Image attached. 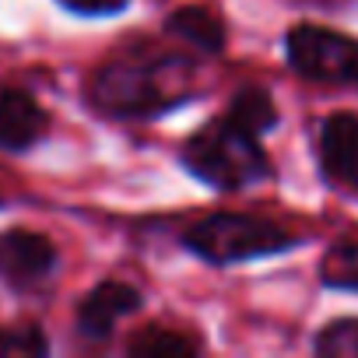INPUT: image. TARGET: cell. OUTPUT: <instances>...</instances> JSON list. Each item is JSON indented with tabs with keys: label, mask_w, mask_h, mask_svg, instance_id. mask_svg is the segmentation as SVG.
Segmentation results:
<instances>
[{
	"label": "cell",
	"mask_w": 358,
	"mask_h": 358,
	"mask_svg": "<svg viewBox=\"0 0 358 358\" xmlns=\"http://www.w3.org/2000/svg\"><path fill=\"white\" fill-rule=\"evenodd\" d=\"M165 29L172 36H179L183 43H190L194 50H201V53H222L225 43H229L225 22L208 8H179V11H172L165 18Z\"/></svg>",
	"instance_id": "cell-9"
},
{
	"label": "cell",
	"mask_w": 358,
	"mask_h": 358,
	"mask_svg": "<svg viewBox=\"0 0 358 358\" xmlns=\"http://www.w3.org/2000/svg\"><path fill=\"white\" fill-rule=\"evenodd\" d=\"M60 4L78 11V15H116L130 4V0H60Z\"/></svg>",
	"instance_id": "cell-15"
},
{
	"label": "cell",
	"mask_w": 358,
	"mask_h": 358,
	"mask_svg": "<svg viewBox=\"0 0 358 358\" xmlns=\"http://www.w3.org/2000/svg\"><path fill=\"white\" fill-rule=\"evenodd\" d=\"M187 246L197 257H204L208 264H239V260L292 250L295 236L271 218L222 211V215H208L194 229H187Z\"/></svg>",
	"instance_id": "cell-3"
},
{
	"label": "cell",
	"mask_w": 358,
	"mask_h": 358,
	"mask_svg": "<svg viewBox=\"0 0 358 358\" xmlns=\"http://www.w3.org/2000/svg\"><path fill=\"white\" fill-rule=\"evenodd\" d=\"M141 309V292L127 281H102L95 285L78 306V330L88 341H109L116 323Z\"/></svg>",
	"instance_id": "cell-6"
},
{
	"label": "cell",
	"mask_w": 358,
	"mask_h": 358,
	"mask_svg": "<svg viewBox=\"0 0 358 358\" xmlns=\"http://www.w3.org/2000/svg\"><path fill=\"white\" fill-rule=\"evenodd\" d=\"M313 351L323 355V358H358V316L327 323L316 334Z\"/></svg>",
	"instance_id": "cell-13"
},
{
	"label": "cell",
	"mask_w": 358,
	"mask_h": 358,
	"mask_svg": "<svg viewBox=\"0 0 358 358\" xmlns=\"http://www.w3.org/2000/svg\"><path fill=\"white\" fill-rule=\"evenodd\" d=\"M50 344L39 327H4L0 330V358H39Z\"/></svg>",
	"instance_id": "cell-14"
},
{
	"label": "cell",
	"mask_w": 358,
	"mask_h": 358,
	"mask_svg": "<svg viewBox=\"0 0 358 358\" xmlns=\"http://www.w3.org/2000/svg\"><path fill=\"white\" fill-rule=\"evenodd\" d=\"M288 64L309 81L327 85H358V39L320 29V25H295L285 36Z\"/></svg>",
	"instance_id": "cell-4"
},
{
	"label": "cell",
	"mask_w": 358,
	"mask_h": 358,
	"mask_svg": "<svg viewBox=\"0 0 358 358\" xmlns=\"http://www.w3.org/2000/svg\"><path fill=\"white\" fill-rule=\"evenodd\" d=\"M57 267V246L32 229H11L0 236V274L15 288L43 281Z\"/></svg>",
	"instance_id": "cell-5"
},
{
	"label": "cell",
	"mask_w": 358,
	"mask_h": 358,
	"mask_svg": "<svg viewBox=\"0 0 358 358\" xmlns=\"http://www.w3.org/2000/svg\"><path fill=\"white\" fill-rule=\"evenodd\" d=\"M194 88V64L165 57V60H137L123 57L106 64L92 78V102L106 116H155L162 109L179 106Z\"/></svg>",
	"instance_id": "cell-1"
},
{
	"label": "cell",
	"mask_w": 358,
	"mask_h": 358,
	"mask_svg": "<svg viewBox=\"0 0 358 358\" xmlns=\"http://www.w3.org/2000/svg\"><path fill=\"white\" fill-rule=\"evenodd\" d=\"M43 106L22 88H0V148L25 151L46 134Z\"/></svg>",
	"instance_id": "cell-8"
},
{
	"label": "cell",
	"mask_w": 358,
	"mask_h": 358,
	"mask_svg": "<svg viewBox=\"0 0 358 358\" xmlns=\"http://www.w3.org/2000/svg\"><path fill=\"white\" fill-rule=\"evenodd\" d=\"M183 162L215 190H246L271 176V162L260 148V137L236 127L229 116L197 130L183 148Z\"/></svg>",
	"instance_id": "cell-2"
},
{
	"label": "cell",
	"mask_w": 358,
	"mask_h": 358,
	"mask_svg": "<svg viewBox=\"0 0 358 358\" xmlns=\"http://www.w3.org/2000/svg\"><path fill=\"white\" fill-rule=\"evenodd\" d=\"M320 278L327 288L358 292V232H348L330 243V250L320 260Z\"/></svg>",
	"instance_id": "cell-11"
},
{
	"label": "cell",
	"mask_w": 358,
	"mask_h": 358,
	"mask_svg": "<svg viewBox=\"0 0 358 358\" xmlns=\"http://www.w3.org/2000/svg\"><path fill=\"white\" fill-rule=\"evenodd\" d=\"M320 165L330 183L358 190V113H334L323 120Z\"/></svg>",
	"instance_id": "cell-7"
},
{
	"label": "cell",
	"mask_w": 358,
	"mask_h": 358,
	"mask_svg": "<svg viewBox=\"0 0 358 358\" xmlns=\"http://www.w3.org/2000/svg\"><path fill=\"white\" fill-rule=\"evenodd\" d=\"M229 120L243 130H250L253 137L267 134L274 123H278V106L274 99L267 95V88H257V85H246L232 95L229 102Z\"/></svg>",
	"instance_id": "cell-10"
},
{
	"label": "cell",
	"mask_w": 358,
	"mask_h": 358,
	"mask_svg": "<svg viewBox=\"0 0 358 358\" xmlns=\"http://www.w3.org/2000/svg\"><path fill=\"white\" fill-rule=\"evenodd\" d=\"M201 344L179 330H162V327H148L141 334L130 337L127 351L137 355V358H183V355H194Z\"/></svg>",
	"instance_id": "cell-12"
}]
</instances>
